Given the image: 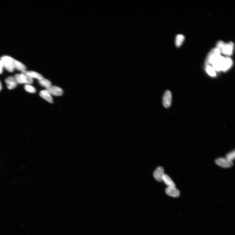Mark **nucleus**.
I'll use <instances>...</instances> for the list:
<instances>
[{"instance_id": "obj_6", "label": "nucleus", "mask_w": 235, "mask_h": 235, "mask_svg": "<svg viewBox=\"0 0 235 235\" xmlns=\"http://www.w3.org/2000/svg\"><path fill=\"white\" fill-rule=\"evenodd\" d=\"M172 102V94L170 91L165 92L163 98V103L164 106L166 108L170 106Z\"/></svg>"}, {"instance_id": "obj_21", "label": "nucleus", "mask_w": 235, "mask_h": 235, "mask_svg": "<svg viewBox=\"0 0 235 235\" xmlns=\"http://www.w3.org/2000/svg\"><path fill=\"white\" fill-rule=\"evenodd\" d=\"M225 43L222 40H220L217 44V48H218L219 50L221 51Z\"/></svg>"}, {"instance_id": "obj_10", "label": "nucleus", "mask_w": 235, "mask_h": 235, "mask_svg": "<svg viewBox=\"0 0 235 235\" xmlns=\"http://www.w3.org/2000/svg\"><path fill=\"white\" fill-rule=\"evenodd\" d=\"M7 87L8 89H12L15 88L17 86V83L14 77L10 76L6 78L5 80Z\"/></svg>"}, {"instance_id": "obj_12", "label": "nucleus", "mask_w": 235, "mask_h": 235, "mask_svg": "<svg viewBox=\"0 0 235 235\" xmlns=\"http://www.w3.org/2000/svg\"><path fill=\"white\" fill-rule=\"evenodd\" d=\"M40 97L48 101V102L50 103H53V98H52L51 95L46 89L40 91Z\"/></svg>"}, {"instance_id": "obj_11", "label": "nucleus", "mask_w": 235, "mask_h": 235, "mask_svg": "<svg viewBox=\"0 0 235 235\" xmlns=\"http://www.w3.org/2000/svg\"><path fill=\"white\" fill-rule=\"evenodd\" d=\"M22 73L25 74L27 76L32 78H36L38 80H41L43 78L42 75L38 72L33 71H27L26 70L23 71Z\"/></svg>"}, {"instance_id": "obj_5", "label": "nucleus", "mask_w": 235, "mask_h": 235, "mask_svg": "<svg viewBox=\"0 0 235 235\" xmlns=\"http://www.w3.org/2000/svg\"><path fill=\"white\" fill-rule=\"evenodd\" d=\"M225 58L221 55L219 56L212 64L213 68L217 71H222V67Z\"/></svg>"}, {"instance_id": "obj_4", "label": "nucleus", "mask_w": 235, "mask_h": 235, "mask_svg": "<svg viewBox=\"0 0 235 235\" xmlns=\"http://www.w3.org/2000/svg\"><path fill=\"white\" fill-rule=\"evenodd\" d=\"M234 48V44L233 42L225 43L222 49L221 53L227 55H231L233 54Z\"/></svg>"}, {"instance_id": "obj_13", "label": "nucleus", "mask_w": 235, "mask_h": 235, "mask_svg": "<svg viewBox=\"0 0 235 235\" xmlns=\"http://www.w3.org/2000/svg\"><path fill=\"white\" fill-rule=\"evenodd\" d=\"M233 60L230 58H225L223 64L222 71L225 72L228 70L233 65Z\"/></svg>"}, {"instance_id": "obj_20", "label": "nucleus", "mask_w": 235, "mask_h": 235, "mask_svg": "<svg viewBox=\"0 0 235 235\" xmlns=\"http://www.w3.org/2000/svg\"><path fill=\"white\" fill-rule=\"evenodd\" d=\"M235 157V152L234 150L228 153L226 156V158H227L229 161L232 162H233V161L234 160Z\"/></svg>"}, {"instance_id": "obj_8", "label": "nucleus", "mask_w": 235, "mask_h": 235, "mask_svg": "<svg viewBox=\"0 0 235 235\" xmlns=\"http://www.w3.org/2000/svg\"><path fill=\"white\" fill-rule=\"evenodd\" d=\"M164 168L161 166L156 168L153 173V177L156 180L161 182L162 181V178L165 175Z\"/></svg>"}, {"instance_id": "obj_3", "label": "nucleus", "mask_w": 235, "mask_h": 235, "mask_svg": "<svg viewBox=\"0 0 235 235\" xmlns=\"http://www.w3.org/2000/svg\"><path fill=\"white\" fill-rule=\"evenodd\" d=\"M215 163L218 166L223 168H230L234 165L233 162L229 161L226 158H219L216 159Z\"/></svg>"}, {"instance_id": "obj_17", "label": "nucleus", "mask_w": 235, "mask_h": 235, "mask_svg": "<svg viewBox=\"0 0 235 235\" xmlns=\"http://www.w3.org/2000/svg\"><path fill=\"white\" fill-rule=\"evenodd\" d=\"M38 82L40 85L45 87L46 89L51 86L50 81L43 78L41 80H38Z\"/></svg>"}, {"instance_id": "obj_19", "label": "nucleus", "mask_w": 235, "mask_h": 235, "mask_svg": "<svg viewBox=\"0 0 235 235\" xmlns=\"http://www.w3.org/2000/svg\"><path fill=\"white\" fill-rule=\"evenodd\" d=\"M206 71L207 73L211 76L213 77L216 76V73L215 70L212 67L209 66H207Z\"/></svg>"}, {"instance_id": "obj_9", "label": "nucleus", "mask_w": 235, "mask_h": 235, "mask_svg": "<svg viewBox=\"0 0 235 235\" xmlns=\"http://www.w3.org/2000/svg\"><path fill=\"white\" fill-rule=\"evenodd\" d=\"M165 192L168 195L174 198L178 197L180 195L179 190L175 187H168L165 190Z\"/></svg>"}, {"instance_id": "obj_7", "label": "nucleus", "mask_w": 235, "mask_h": 235, "mask_svg": "<svg viewBox=\"0 0 235 235\" xmlns=\"http://www.w3.org/2000/svg\"><path fill=\"white\" fill-rule=\"evenodd\" d=\"M46 90L51 95L56 96H60L63 94L62 89L58 86H51L46 88Z\"/></svg>"}, {"instance_id": "obj_23", "label": "nucleus", "mask_w": 235, "mask_h": 235, "mask_svg": "<svg viewBox=\"0 0 235 235\" xmlns=\"http://www.w3.org/2000/svg\"><path fill=\"white\" fill-rule=\"evenodd\" d=\"M2 89V85L1 81H0V92H1Z\"/></svg>"}, {"instance_id": "obj_1", "label": "nucleus", "mask_w": 235, "mask_h": 235, "mask_svg": "<svg viewBox=\"0 0 235 235\" xmlns=\"http://www.w3.org/2000/svg\"><path fill=\"white\" fill-rule=\"evenodd\" d=\"M13 60V58L8 56H2L0 58V61L4 68L10 72H13L14 70Z\"/></svg>"}, {"instance_id": "obj_15", "label": "nucleus", "mask_w": 235, "mask_h": 235, "mask_svg": "<svg viewBox=\"0 0 235 235\" xmlns=\"http://www.w3.org/2000/svg\"><path fill=\"white\" fill-rule=\"evenodd\" d=\"M162 181L164 182L167 185L168 187H176V185L172 179L170 178L169 176L166 175V174H165L164 175L163 178H162Z\"/></svg>"}, {"instance_id": "obj_22", "label": "nucleus", "mask_w": 235, "mask_h": 235, "mask_svg": "<svg viewBox=\"0 0 235 235\" xmlns=\"http://www.w3.org/2000/svg\"><path fill=\"white\" fill-rule=\"evenodd\" d=\"M3 66L2 63L1 61H0V75L1 74L3 71Z\"/></svg>"}, {"instance_id": "obj_18", "label": "nucleus", "mask_w": 235, "mask_h": 235, "mask_svg": "<svg viewBox=\"0 0 235 235\" xmlns=\"http://www.w3.org/2000/svg\"><path fill=\"white\" fill-rule=\"evenodd\" d=\"M24 89L26 91L31 93H35L36 92L35 88L31 85L26 84L24 86Z\"/></svg>"}, {"instance_id": "obj_14", "label": "nucleus", "mask_w": 235, "mask_h": 235, "mask_svg": "<svg viewBox=\"0 0 235 235\" xmlns=\"http://www.w3.org/2000/svg\"><path fill=\"white\" fill-rule=\"evenodd\" d=\"M13 65L14 69H16L22 72L26 70V67L22 63L13 59Z\"/></svg>"}, {"instance_id": "obj_16", "label": "nucleus", "mask_w": 235, "mask_h": 235, "mask_svg": "<svg viewBox=\"0 0 235 235\" xmlns=\"http://www.w3.org/2000/svg\"><path fill=\"white\" fill-rule=\"evenodd\" d=\"M185 39V36L182 34H178L176 37L175 44L177 47L180 46Z\"/></svg>"}, {"instance_id": "obj_2", "label": "nucleus", "mask_w": 235, "mask_h": 235, "mask_svg": "<svg viewBox=\"0 0 235 235\" xmlns=\"http://www.w3.org/2000/svg\"><path fill=\"white\" fill-rule=\"evenodd\" d=\"M14 77L15 78L17 84H26L31 85L32 84L33 82L32 78L22 73L16 75Z\"/></svg>"}]
</instances>
